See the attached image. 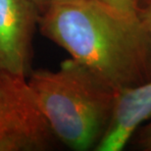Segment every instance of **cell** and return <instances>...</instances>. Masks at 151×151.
<instances>
[{
	"label": "cell",
	"instance_id": "7a4b0ae2",
	"mask_svg": "<svg viewBox=\"0 0 151 151\" xmlns=\"http://www.w3.org/2000/svg\"><path fill=\"white\" fill-rule=\"evenodd\" d=\"M27 83L57 140L77 151L96 148L113 118L120 90L73 58L57 71L32 72Z\"/></svg>",
	"mask_w": 151,
	"mask_h": 151
},
{
	"label": "cell",
	"instance_id": "277c9868",
	"mask_svg": "<svg viewBox=\"0 0 151 151\" xmlns=\"http://www.w3.org/2000/svg\"><path fill=\"white\" fill-rule=\"evenodd\" d=\"M38 18L31 0H0V73L28 78Z\"/></svg>",
	"mask_w": 151,
	"mask_h": 151
},
{
	"label": "cell",
	"instance_id": "52a82bcc",
	"mask_svg": "<svg viewBox=\"0 0 151 151\" xmlns=\"http://www.w3.org/2000/svg\"><path fill=\"white\" fill-rule=\"evenodd\" d=\"M137 137V144L141 150L151 151V122L143 127L138 128Z\"/></svg>",
	"mask_w": 151,
	"mask_h": 151
},
{
	"label": "cell",
	"instance_id": "ba28073f",
	"mask_svg": "<svg viewBox=\"0 0 151 151\" xmlns=\"http://www.w3.org/2000/svg\"><path fill=\"white\" fill-rule=\"evenodd\" d=\"M31 1L35 5L39 12V15H40L56 0H31Z\"/></svg>",
	"mask_w": 151,
	"mask_h": 151
},
{
	"label": "cell",
	"instance_id": "8fae6325",
	"mask_svg": "<svg viewBox=\"0 0 151 151\" xmlns=\"http://www.w3.org/2000/svg\"><path fill=\"white\" fill-rule=\"evenodd\" d=\"M4 80H5V74L0 73V91L3 88V84H4Z\"/></svg>",
	"mask_w": 151,
	"mask_h": 151
},
{
	"label": "cell",
	"instance_id": "3957f363",
	"mask_svg": "<svg viewBox=\"0 0 151 151\" xmlns=\"http://www.w3.org/2000/svg\"><path fill=\"white\" fill-rule=\"evenodd\" d=\"M26 78L5 74L0 91V151H42L55 146Z\"/></svg>",
	"mask_w": 151,
	"mask_h": 151
},
{
	"label": "cell",
	"instance_id": "8992f818",
	"mask_svg": "<svg viewBox=\"0 0 151 151\" xmlns=\"http://www.w3.org/2000/svg\"><path fill=\"white\" fill-rule=\"evenodd\" d=\"M104 1L127 13L141 14L138 0H104Z\"/></svg>",
	"mask_w": 151,
	"mask_h": 151
},
{
	"label": "cell",
	"instance_id": "9c48e42d",
	"mask_svg": "<svg viewBox=\"0 0 151 151\" xmlns=\"http://www.w3.org/2000/svg\"><path fill=\"white\" fill-rule=\"evenodd\" d=\"M142 16L146 22L147 27V32H148L149 37V44H150V55H151V8L146 9V10L142 11Z\"/></svg>",
	"mask_w": 151,
	"mask_h": 151
},
{
	"label": "cell",
	"instance_id": "6da1fadb",
	"mask_svg": "<svg viewBox=\"0 0 151 151\" xmlns=\"http://www.w3.org/2000/svg\"><path fill=\"white\" fill-rule=\"evenodd\" d=\"M41 32L118 90L151 80L150 44L141 14L104 0H56L39 15Z\"/></svg>",
	"mask_w": 151,
	"mask_h": 151
},
{
	"label": "cell",
	"instance_id": "30bf717a",
	"mask_svg": "<svg viewBox=\"0 0 151 151\" xmlns=\"http://www.w3.org/2000/svg\"><path fill=\"white\" fill-rule=\"evenodd\" d=\"M138 5L141 12L146 9L151 8V0H138Z\"/></svg>",
	"mask_w": 151,
	"mask_h": 151
},
{
	"label": "cell",
	"instance_id": "5b68a950",
	"mask_svg": "<svg viewBox=\"0 0 151 151\" xmlns=\"http://www.w3.org/2000/svg\"><path fill=\"white\" fill-rule=\"evenodd\" d=\"M151 117V80L120 91L113 118L96 151H121Z\"/></svg>",
	"mask_w": 151,
	"mask_h": 151
}]
</instances>
